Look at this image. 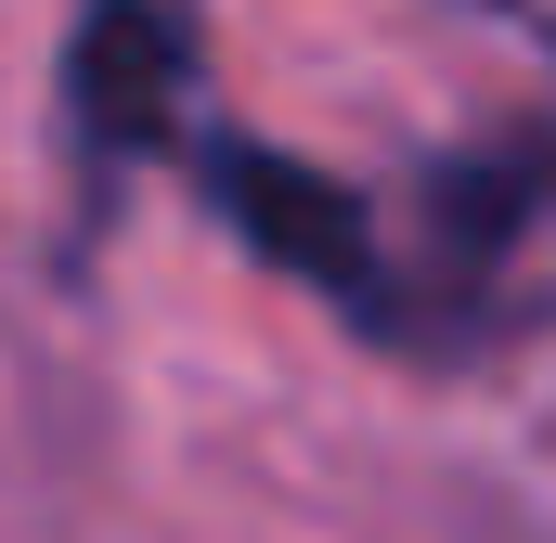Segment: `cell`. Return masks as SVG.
Segmentation results:
<instances>
[{
  "instance_id": "cell-1",
  "label": "cell",
  "mask_w": 556,
  "mask_h": 543,
  "mask_svg": "<svg viewBox=\"0 0 556 543\" xmlns=\"http://www.w3.org/2000/svg\"><path fill=\"white\" fill-rule=\"evenodd\" d=\"M207 194L273 272L324 285V298H376V220H363V194L337 168L273 155V142H207Z\"/></svg>"
},
{
  "instance_id": "cell-2",
  "label": "cell",
  "mask_w": 556,
  "mask_h": 543,
  "mask_svg": "<svg viewBox=\"0 0 556 543\" xmlns=\"http://www.w3.org/2000/svg\"><path fill=\"white\" fill-rule=\"evenodd\" d=\"M181 78H194V39L168 0H91L65 39V117L91 155H155L181 130Z\"/></svg>"
}]
</instances>
